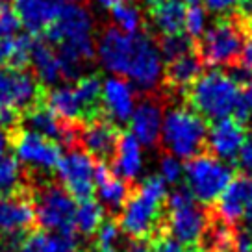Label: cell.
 <instances>
[{"label": "cell", "mask_w": 252, "mask_h": 252, "mask_svg": "<svg viewBox=\"0 0 252 252\" xmlns=\"http://www.w3.org/2000/svg\"><path fill=\"white\" fill-rule=\"evenodd\" d=\"M167 197V182L159 174L147 176L141 184L132 186L130 197L117 217L125 236L149 241L150 237L165 228L163 219Z\"/></svg>", "instance_id": "6da1fadb"}, {"label": "cell", "mask_w": 252, "mask_h": 252, "mask_svg": "<svg viewBox=\"0 0 252 252\" xmlns=\"http://www.w3.org/2000/svg\"><path fill=\"white\" fill-rule=\"evenodd\" d=\"M241 84L230 72L210 71L200 74L184 91L186 106L210 121L226 119L236 113L241 98Z\"/></svg>", "instance_id": "7a4b0ae2"}, {"label": "cell", "mask_w": 252, "mask_h": 252, "mask_svg": "<svg viewBox=\"0 0 252 252\" xmlns=\"http://www.w3.org/2000/svg\"><path fill=\"white\" fill-rule=\"evenodd\" d=\"M208 128L206 119L191 108H173L163 117L159 145L174 158L191 159L206 152Z\"/></svg>", "instance_id": "3957f363"}, {"label": "cell", "mask_w": 252, "mask_h": 252, "mask_svg": "<svg viewBox=\"0 0 252 252\" xmlns=\"http://www.w3.org/2000/svg\"><path fill=\"white\" fill-rule=\"evenodd\" d=\"M208 206L195 204L188 186H178L167 197L165 204V228L171 236L180 241L189 251L197 249L200 234L208 222Z\"/></svg>", "instance_id": "277c9868"}, {"label": "cell", "mask_w": 252, "mask_h": 252, "mask_svg": "<svg viewBox=\"0 0 252 252\" xmlns=\"http://www.w3.org/2000/svg\"><path fill=\"white\" fill-rule=\"evenodd\" d=\"M247 33L236 17L219 19L202 37L195 41V50L204 65L210 67H234L241 60Z\"/></svg>", "instance_id": "5b68a950"}, {"label": "cell", "mask_w": 252, "mask_h": 252, "mask_svg": "<svg viewBox=\"0 0 252 252\" xmlns=\"http://www.w3.org/2000/svg\"><path fill=\"white\" fill-rule=\"evenodd\" d=\"M35 219L43 230L58 232V234H76L74 226V198L69 191L60 186L54 178L30 188Z\"/></svg>", "instance_id": "8992f818"}, {"label": "cell", "mask_w": 252, "mask_h": 252, "mask_svg": "<svg viewBox=\"0 0 252 252\" xmlns=\"http://www.w3.org/2000/svg\"><path fill=\"white\" fill-rule=\"evenodd\" d=\"M184 173L186 186L193 198L202 202V206H212L234 180V169L212 156L210 152L191 158L184 167Z\"/></svg>", "instance_id": "52a82bcc"}, {"label": "cell", "mask_w": 252, "mask_h": 252, "mask_svg": "<svg viewBox=\"0 0 252 252\" xmlns=\"http://www.w3.org/2000/svg\"><path fill=\"white\" fill-rule=\"evenodd\" d=\"M9 145L15 150L19 163L26 167V171L52 174L62 158V145L39 135L30 130L15 126L9 130Z\"/></svg>", "instance_id": "ba28073f"}, {"label": "cell", "mask_w": 252, "mask_h": 252, "mask_svg": "<svg viewBox=\"0 0 252 252\" xmlns=\"http://www.w3.org/2000/svg\"><path fill=\"white\" fill-rule=\"evenodd\" d=\"M45 87L26 69H0V111L19 113L45 102Z\"/></svg>", "instance_id": "9c48e42d"}, {"label": "cell", "mask_w": 252, "mask_h": 252, "mask_svg": "<svg viewBox=\"0 0 252 252\" xmlns=\"http://www.w3.org/2000/svg\"><path fill=\"white\" fill-rule=\"evenodd\" d=\"M94 161L93 158L82 149L74 147L69 149L67 154H62L56 174L58 180H62V186L74 200H89L94 193Z\"/></svg>", "instance_id": "30bf717a"}, {"label": "cell", "mask_w": 252, "mask_h": 252, "mask_svg": "<svg viewBox=\"0 0 252 252\" xmlns=\"http://www.w3.org/2000/svg\"><path fill=\"white\" fill-rule=\"evenodd\" d=\"M126 78L145 93H156L159 82L163 80V63L159 48L147 33H137L132 62L126 72Z\"/></svg>", "instance_id": "8fae6325"}, {"label": "cell", "mask_w": 252, "mask_h": 252, "mask_svg": "<svg viewBox=\"0 0 252 252\" xmlns=\"http://www.w3.org/2000/svg\"><path fill=\"white\" fill-rule=\"evenodd\" d=\"M121 134L123 132L119 130V126L104 113L93 121L78 125L76 147L87 152L94 161L108 163L115 156Z\"/></svg>", "instance_id": "7c38bea8"}, {"label": "cell", "mask_w": 252, "mask_h": 252, "mask_svg": "<svg viewBox=\"0 0 252 252\" xmlns=\"http://www.w3.org/2000/svg\"><path fill=\"white\" fill-rule=\"evenodd\" d=\"M37 224L35 206L28 186L0 197V237L23 236Z\"/></svg>", "instance_id": "4fadbf2b"}, {"label": "cell", "mask_w": 252, "mask_h": 252, "mask_svg": "<svg viewBox=\"0 0 252 252\" xmlns=\"http://www.w3.org/2000/svg\"><path fill=\"white\" fill-rule=\"evenodd\" d=\"M135 37L137 33H126L117 26H110L100 33L96 43V56L106 71L117 76H126L135 48Z\"/></svg>", "instance_id": "5bb4252c"}, {"label": "cell", "mask_w": 252, "mask_h": 252, "mask_svg": "<svg viewBox=\"0 0 252 252\" xmlns=\"http://www.w3.org/2000/svg\"><path fill=\"white\" fill-rule=\"evenodd\" d=\"M163 94L150 93L143 98L139 106L134 110L130 117V134L134 135L137 141L156 149L161 141V125H163Z\"/></svg>", "instance_id": "9a60e30c"}, {"label": "cell", "mask_w": 252, "mask_h": 252, "mask_svg": "<svg viewBox=\"0 0 252 252\" xmlns=\"http://www.w3.org/2000/svg\"><path fill=\"white\" fill-rule=\"evenodd\" d=\"M247 141V128L234 117L219 119L208 128L206 152L222 161H236L239 150Z\"/></svg>", "instance_id": "2e32d148"}, {"label": "cell", "mask_w": 252, "mask_h": 252, "mask_svg": "<svg viewBox=\"0 0 252 252\" xmlns=\"http://www.w3.org/2000/svg\"><path fill=\"white\" fill-rule=\"evenodd\" d=\"M252 197V178L249 176H234V180L228 184V188L220 193V197L210 206L217 217L226 220L230 224L237 226L241 220L245 219V212L247 206L251 202Z\"/></svg>", "instance_id": "e0dca14e"}, {"label": "cell", "mask_w": 252, "mask_h": 252, "mask_svg": "<svg viewBox=\"0 0 252 252\" xmlns=\"http://www.w3.org/2000/svg\"><path fill=\"white\" fill-rule=\"evenodd\" d=\"M132 186L134 184H128L113 173L108 163H102V161L94 163V188L98 189V197L104 204V212L110 217L117 219L119 213L123 212L126 200L130 197Z\"/></svg>", "instance_id": "ac0fdd59"}, {"label": "cell", "mask_w": 252, "mask_h": 252, "mask_svg": "<svg viewBox=\"0 0 252 252\" xmlns=\"http://www.w3.org/2000/svg\"><path fill=\"white\" fill-rule=\"evenodd\" d=\"M104 113L119 125L126 123L135 110V93L123 76H111L102 82Z\"/></svg>", "instance_id": "d6986e66"}, {"label": "cell", "mask_w": 252, "mask_h": 252, "mask_svg": "<svg viewBox=\"0 0 252 252\" xmlns=\"http://www.w3.org/2000/svg\"><path fill=\"white\" fill-rule=\"evenodd\" d=\"M11 6L28 33L37 35L58 19L65 2L63 0H13Z\"/></svg>", "instance_id": "ffe728a7"}, {"label": "cell", "mask_w": 252, "mask_h": 252, "mask_svg": "<svg viewBox=\"0 0 252 252\" xmlns=\"http://www.w3.org/2000/svg\"><path fill=\"white\" fill-rule=\"evenodd\" d=\"M202 69H204V63L195 50L191 54H186L167 63L161 84L165 86L167 91H182L184 94V91L202 74Z\"/></svg>", "instance_id": "44dd1931"}, {"label": "cell", "mask_w": 252, "mask_h": 252, "mask_svg": "<svg viewBox=\"0 0 252 252\" xmlns=\"http://www.w3.org/2000/svg\"><path fill=\"white\" fill-rule=\"evenodd\" d=\"M111 171L121 176L128 184H134V180L139 176L143 169V154H141V143L135 139L132 134H121L115 156L111 159Z\"/></svg>", "instance_id": "7402d4cb"}, {"label": "cell", "mask_w": 252, "mask_h": 252, "mask_svg": "<svg viewBox=\"0 0 252 252\" xmlns=\"http://www.w3.org/2000/svg\"><path fill=\"white\" fill-rule=\"evenodd\" d=\"M147 8H149L150 24L159 35L180 33L184 30L186 6L180 0H161L156 4H150Z\"/></svg>", "instance_id": "603a6c76"}, {"label": "cell", "mask_w": 252, "mask_h": 252, "mask_svg": "<svg viewBox=\"0 0 252 252\" xmlns=\"http://www.w3.org/2000/svg\"><path fill=\"white\" fill-rule=\"evenodd\" d=\"M45 104L54 111V115L67 125H82L84 110L74 87H54L45 93Z\"/></svg>", "instance_id": "cb8c5ba5"}, {"label": "cell", "mask_w": 252, "mask_h": 252, "mask_svg": "<svg viewBox=\"0 0 252 252\" xmlns=\"http://www.w3.org/2000/svg\"><path fill=\"white\" fill-rule=\"evenodd\" d=\"M30 63L35 71V78L41 82V86H54L60 80H63L58 52L52 48L50 43L35 39L30 54Z\"/></svg>", "instance_id": "d4e9b609"}, {"label": "cell", "mask_w": 252, "mask_h": 252, "mask_svg": "<svg viewBox=\"0 0 252 252\" xmlns=\"http://www.w3.org/2000/svg\"><path fill=\"white\" fill-rule=\"evenodd\" d=\"M74 91L84 110V123L104 115L102 108V80L98 74H86L78 78Z\"/></svg>", "instance_id": "484cf974"}, {"label": "cell", "mask_w": 252, "mask_h": 252, "mask_svg": "<svg viewBox=\"0 0 252 252\" xmlns=\"http://www.w3.org/2000/svg\"><path fill=\"white\" fill-rule=\"evenodd\" d=\"M33 35L32 33H19L13 37L0 41V50L4 56V63L9 69H26L30 63V54L33 48Z\"/></svg>", "instance_id": "4316f807"}, {"label": "cell", "mask_w": 252, "mask_h": 252, "mask_svg": "<svg viewBox=\"0 0 252 252\" xmlns=\"http://www.w3.org/2000/svg\"><path fill=\"white\" fill-rule=\"evenodd\" d=\"M128 239L125 237V232L121 230L115 217H108L102 220L100 228L94 234V252H126Z\"/></svg>", "instance_id": "83f0119b"}, {"label": "cell", "mask_w": 252, "mask_h": 252, "mask_svg": "<svg viewBox=\"0 0 252 252\" xmlns=\"http://www.w3.org/2000/svg\"><path fill=\"white\" fill-rule=\"evenodd\" d=\"M104 217H106V212L96 200H93V198L82 200L80 206L76 208V213H74L76 232H80L86 237H93L96 234V230L100 228Z\"/></svg>", "instance_id": "f1b7e54d"}, {"label": "cell", "mask_w": 252, "mask_h": 252, "mask_svg": "<svg viewBox=\"0 0 252 252\" xmlns=\"http://www.w3.org/2000/svg\"><path fill=\"white\" fill-rule=\"evenodd\" d=\"M158 48L161 58L167 62H173L176 58L195 52V39H191L186 33H171V35H159L158 37Z\"/></svg>", "instance_id": "f546056e"}, {"label": "cell", "mask_w": 252, "mask_h": 252, "mask_svg": "<svg viewBox=\"0 0 252 252\" xmlns=\"http://www.w3.org/2000/svg\"><path fill=\"white\" fill-rule=\"evenodd\" d=\"M110 9L111 21L115 23L119 30L126 32V33H139L143 26V17L137 6L123 2V4H117Z\"/></svg>", "instance_id": "4dcf8cb0"}, {"label": "cell", "mask_w": 252, "mask_h": 252, "mask_svg": "<svg viewBox=\"0 0 252 252\" xmlns=\"http://www.w3.org/2000/svg\"><path fill=\"white\" fill-rule=\"evenodd\" d=\"M23 186V171L19 167L17 158L13 156H0V197L8 195Z\"/></svg>", "instance_id": "1f68e13d"}, {"label": "cell", "mask_w": 252, "mask_h": 252, "mask_svg": "<svg viewBox=\"0 0 252 252\" xmlns=\"http://www.w3.org/2000/svg\"><path fill=\"white\" fill-rule=\"evenodd\" d=\"M184 28L188 32L191 39H200L202 33L206 32V11L200 8L198 4H191L186 9V21H184Z\"/></svg>", "instance_id": "d6a6232c"}, {"label": "cell", "mask_w": 252, "mask_h": 252, "mask_svg": "<svg viewBox=\"0 0 252 252\" xmlns=\"http://www.w3.org/2000/svg\"><path fill=\"white\" fill-rule=\"evenodd\" d=\"M19 28H21V21L13 6H9L6 0H0V41L13 37Z\"/></svg>", "instance_id": "836d02e7"}, {"label": "cell", "mask_w": 252, "mask_h": 252, "mask_svg": "<svg viewBox=\"0 0 252 252\" xmlns=\"http://www.w3.org/2000/svg\"><path fill=\"white\" fill-rule=\"evenodd\" d=\"M182 173H184V167L178 161V158H174L169 152H163L159 158V176L167 184H176V182H180Z\"/></svg>", "instance_id": "e575fe53"}, {"label": "cell", "mask_w": 252, "mask_h": 252, "mask_svg": "<svg viewBox=\"0 0 252 252\" xmlns=\"http://www.w3.org/2000/svg\"><path fill=\"white\" fill-rule=\"evenodd\" d=\"M150 241V252H188L186 247L176 241L167 228H163L161 232H158L156 236H152L149 239Z\"/></svg>", "instance_id": "d590c367"}, {"label": "cell", "mask_w": 252, "mask_h": 252, "mask_svg": "<svg viewBox=\"0 0 252 252\" xmlns=\"http://www.w3.org/2000/svg\"><path fill=\"white\" fill-rule=\"evenodd\" d=\"M48 252H78L76 234H58L48 236Z\"/></svg>", "instance_id": "8d00e7d4"}, {"label": "cell", "mask_w": 252, "mask_h": 252, "mask_svg": "<svg viewBox=\"0 0 252 252\" xmlns=\"http://www.w3.org/2000/svg\"><path fill=\"white\" fill-rule=\"evenodd\" d=\"M17 252H48V236L39 230L26 234Z\"/></svg>", "instance_id": "74e56055"}, {"label": "cell", "mask_w": 252, "mask_h": 252, "mask_svg": "<svg viewBox=\"0 0 252 252\" xmlns=\"http://www.w3.org/2000/svg\"><path fill=\"white\" fill-rule=\"evenodd\" d=\"M236 161L241 174L252 178V137H247V141L243 143V147L237 154Z\"/></svg>", "instance_id": "f35d334b"}, {"label": "cell", "mask_w": 252, "mask_h": 252, "mask_svg": "<svg viewBox=\"0 0 252 252\" xmlns=\"http://www.w3.org/2000/svg\"><path fill=\"white\" fill-rule=\"evenodd\" d=\"M208 9H212L213 13H219V15H224L232 9L236 8L237 0H204Z\"/></svg>", "instance_id": "ab89813d"}, {"label": "cell", "mask_w": 252, "mask_h": 252, "mask_svg": "<svg viewBox=\"0 0 252 252\" xmlns=\"http://www.w3.org/2000/svg\"><path fill=\"white\" fill-rule=\"evenodd\" d=\"M239 63L252 71V37H247V41H245V47H243V52H241Z\"/></svg>", "instance_id": "60d3db41"}, {"label": "cell", "mask_w": 252, "mask_h": 252, "mask_svg": "<svg viewBox=\"0 0 252 252\" xmlns=\"http://www.w3.org/2000/svg\"><path fill=\"white\" fill-rule=\"evenodd\" d=\"M9 147V132L0 128V156L6 154V149Z\"/></svg>", "instance_id": "b9f144b4"}, {"label": "cell", "mask_w": 252, "mask_h": 252, "mask_svg": "<svg viewBox=\"0 0 252 252\" xmlns=\"http://www.w3.org/2000/svg\"><path fill=\"white\" fill-rule=\"evenodd\" d=\"M243 94H245V98L249 100V104L252 106V76L249 80H247V84H245V91H243Z\"/></svg>", "instance_id": "7bdbcfd3"}, {"label": "cell", "mask_w": 252, "mask_h": 252, "mask_svg": "<svg viewBox=\"0 0 252 252\" xmlns=\"http://www.w3.org/2000/svg\"><path fill=\"white\" fill-rule=\"evenodd\" d=\"M94 2H98V4H100V6H104V8H113V6H117V4L130 2V0H94Z\"/></svg>", "instance_id": "ee69618b"}, {"label": "cell", "mask_w": 252, "mask_h": 252, "mask_svg": "<svg viewBox=\"0 0 252 252\" xmlns=\"http://www.w3.org/2000/svg\"><path fill=\"white\" fill-rule=\"evenodd\" d=\"M239 24H241L243 32L247 33V37H252V19L251 21H247V23H239Z\"/></svg>", "instance_id": "f6af8a7d"}, {"label": "cell", "mask_w": 252, "mask_h": 252, "mask_svg": "<svg viewBox=\"0 0 252 252\" xmlns=\"http://www.w3.org/2000/svg\"><path fill=\"white\" fill-rule=\"evenodd\" d=\"M245 219H247V222L252 226V197H251V202H249V206H247V212H245Z\"/></svg>", "instance_id": "bcb514c9"}, {"label": "cell", "mask_w": 252, "mask_h": 252, "mask_svg": "<svg viewBox=\"0 0 252 252\" xmlns=\"http://www.w3.org/2000/svg\"><path fill=\"white\" fill-rule=\"evenodd\" d=\"M184 2H188V4H197L198 0H184Z\"/></svg>", "instance_id": "7dc6e473"}, {"label": "cell", "mask_w": 252, "mask_h": 252, "mask_svg": "<svg viewBox=\"0 0 252 252\" xmlns=\"http://www.w3.org/2000/svg\"><path fill=\"white\" fill-rule=\"evenodd\" d=\"M0 63H4V56H2V50H0Z\"/></svg>", "instance_id": "c3c4849f"}, {"label": "cell", "mask_w": 252, "mask_h": 252, "mask_svg": "<svg viewBox=\"0 0 252 252\" xmlns=\"http://www.w3.org/2000/svg\"><path fill=\"white\" fill-rule=\"evenodd\" d=\"M0 252H4V247H2V239H0Z\"/></svg>", "instance_id": "681fc988"}, {"label": "cell", "mask_w": 252, "mask_h": 252, "mask_svg": "<svg viewBox=\"0 0 252 252\" xmlns=\"http://www.w3.org/2000/svg\"><path fill=\"white\" fill-rule=\"evenodd\" d=\"M189 252H202V251H198V249H193V251H189Z\"/></svg>", "instance_id": "f907efd6"}, {"label": "cell", "mask_w": 252, "mask_h": 252, "mask_svg": "<svg viewBox=\"0 0 252 252\" xmlns=\"http://www.w3.org/2000/svg\"><path fill=\"white\" fill-rule=\"evenodd\" d=\"M71 2H82V0H71Z\"/></svg>", "instance_id": "816d5d0a"}]
</instances>
